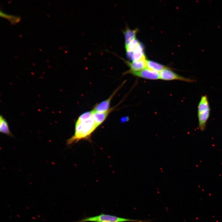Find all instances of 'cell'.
I'll list each match as a JSON object with an SVG mask.
<instances>
[{
    "label": "cell",
    "instance_id": "obj_1",
    "mask_svg": "<svg viewBox=\"0 0 222 222\" xmlns=\"http://www.w3.org/2000/svg\"><path fill=\"white\" fill-rule=\"evenodd\" d=\"M92 116V112L89 111L78 117L75 123L74 134L67 141L68 145L81 139L89 140L92 134L98 127Z\"/></svg>",
    "mask_w": 222,
    "mask_h": 222
},
{
    "label": "cell",
    "instance_id": "obj_2",
    "mask_svg": "<svg viewBox=\"0 0 222 222\" xmlns=\"http://www.w3.org/2000/svg\"><path fill=\"white\" fill-rule=\"evenodd\" d=\"M150 220H143L122 218L110 214L101 213L93 216L87 217L75 222H149Z\"/></svg>",
    "mask_w": 222,
    "mask_h": 222
},
{
    "label": "cell",
    "instance_id": "obj_3",
    "mask_svg": "<svg viewBox=\"0 0 222 222\" xmlns=\"http://www.w3.org/2000/svg\"><path fill=\"white\" fill-rule=\"evenodd\" d=\"M210 108L207 97H202L198 107V117L199 128L204 131L206 127L207 121L210 116Z\"/></svg>",
    "mask_w": 222,
    "mask_h": 222
},
{
    "label": "cell",
    "instance_id": "obj_4",
    "mask_svg": "<svg viewBox=\"0 0 222 222\" xmlns=\"http://www.w3.org/2000/svg\"><path fill=\"white\" fill-rule=\"evenodd\" d=\"M159 79L164 80H179L187 82H192L193 80L184 77L176 73L168 67L159 72Z\"/></svg>",
    "mask_w": 222,
    "mask_h": 222
},
{
    "label": "cell",
    "instance_id": "obj_5",
    "mask_svg": "<svg viewBox=\"0 0 222 222\" xmlns=\"http://www.w3.org/2000/svg\"><path fill=\"white\" fill-rule=\"evenodd\" d=\"M128 74L146 79L156 80L159 79V72L147 68L140 71L130 72Z\"/></svg>",
    "mask_w": 222,
    "mask_h": 222
},
{
    "label": "cell",
    "instance_id": "obj_6",
    "mask_svg": "<svg viewBox=\"0 0 222 222\" xmlns=\"http://www.w3.org/2000/svg\"><path fill=\"white\" fill-rule=\"evenodd\" d=\"M123 60L130 68V69L125 72L124 74H127L131 72L140 71L147 68V60L146 59L132 62L125 60L124 59Z\"/></svg>",
    "mask_w": 222,
    "mask_h": 222
},
{
    "label": "cell",
    "instance_id": "obj_7",
    "mask_svg": "<svg viewBox=\"0 0 222 222\" xmlns=\"http://www.w3.org/2000/svg\"><path fill=\"white\" fill-rule=\"evenodd\" d=\"M126 55L127 57L132 61L146 59L143 45L141 43L132 52H126Z\"/></svg>",
    "mask_w": 222,
    "mask_h": 222
},
{
    "label": "cell",
    "instance_id": "obj_8",
    "mask_svg": "<svg viewBox=\"0 0 222 222\" xmlns=\"http://www.w3.org/2000/svg\"><path fill=\"white\" fill-rule=\"evenodd\" d=\"M121 87L118 88L106 99L97 104L92 110L95 112H103L109 110L111 101Z\"/></svg>",
    "mask_w": 222,
    "mask_h": 222
},
{
    "label": "cell",
    "instance_id": "obj_9",
    "mask_svg": "<svg viewBox=\"0 0 222 222\" xmlns=\"http://www.w3.org/2000/svg\"><path fill=\"white\" fill-rule=\"evenodd\" d=\"M114 108V107L110 108L108 111L103 112H95L92 110V117L99 126L105 121L109 114Z\"/></svg>",
    "mask_w": 222,
    "mask_h": 222
},
{
    "label": "cell",
    "instance_id": "obj_10",
    "mask_svg": "<svg viewBox=\"0 0 222 222\" xmlns=\"http://www.w3.org/2000/svg\"><path fill=\"white\" fill-rule=\"evenodd\" d=\"M123 32L125 37V45L126 46L136 39L138 29L131 30L129 27H126Z\"/></svg>",
    "mask_w": 222,
    "mask_h": 222
},
{
    "label": "cell",
    "instance_id": "obj_11",
    "mask_svg": "<svg viewBox=\"0 0 222 222\" xmlns=\"http://www.w3.org/2000/svg\"><path fill=\"white\" fill-rule=\"evenodd\" d=\"M0 131L8 136L13 137V135L10 130L7 121L2 115L0 116Z\"/></svg>",
    "mask_w": 222,
    "mask_h": 222
},
{
    "label": "cell",
    "instance_id": "obj_12",
    "mask_svg": "<svg viewBox=\"0 0 222 222\" xmlns=\"http://www.w3.org/2000/svg\"><path fill=\"white\" fill-rule=\"evenodd\" d=\"M167 67L153 61L147 60V68L158 72Z\"/></svg>",
    "mask_w": 222,
    "mask_h": 222
},
{
    "label": "cell",
    "instance_id": "obj_13",
    "mask_svg": "<svg viewBox=\"0 0 222 222\" xmlns=\"http://www.w3.org/2000/svg\"><path fill=\"white\" fill-rule=\"evenodd\" d=\"M140 43L137 39H135L128 45L125 46L126 52H132Z\"/></svg>",
    "mask_w": 222,
    "mask_h": 222
},
{
    "label": "cell",
    "instance_id": "obj_14",
    "mask_svg": "<svg viewBox=\"0 0 222 222\" xmlns=\"http://www.w3.org/2000/svg\"><path fill=\"white\" fill-rule=\"evenodd\" d=\"M0 16L3 18H5L10 20V22L12 23H17L20 20V18L18 17L17 16L8 14L3 12L0 11Z\"/></svg>",
    "mask_w": 222,
    "mask_h": 222
}]
</instances>
